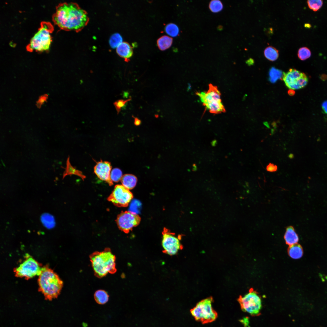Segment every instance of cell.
<instances>
[{
    "label": "cell",
    "instance_id": "cell-21",
    "mask_svg": "<svg viewBox=\"0 0 327 327\" xmlns=\"http://www.w3.org/2000/svg\"><path fill=\"white\" fill-rule=\"evenodd\" d=\"M282 75L283 73L282 71L272 67L269 72V80L271 82L274 83L278 79H281Z\"/></svg>",
    "mask_w": 327,
    "mask_h": 327
},
{
    "label": "cell",
    "instance_id": "cell-38",
    "mask_svg": "<svg viewBox=\"0 0 327 327\" xmlns=\"http://www.w3.org/2000/svg\"><path fill=\"white\" fill-rule=\"evenodd\" d=\"M310 26H311L309 24H305V27H307V28H308V27L310 28Z\"/></svg>",
    "mask_w": 327,
    "mask_h": 327
},
{
    "label": "cell",
    "instance_id": "cell-17",
    "mask_svg": "<svg viewBox=\"0 0 327 327\" xmlns=\"http://www.w3.org/2000/svg\"><path fill=\"white\" fill-rule=\"evenodd\" d=\"M121 180L122 185L129 190L134 188L137 182V179L136 177L131 174L124 175Z\"/></svg>",
    "mask_w": 327,
    "mask_h": 327
},
{
    "label": "cell",
    "instance_id": "cell-27",
    "mask_svg": "<svg viewBox=\"0 0 327 327\" xmlns=\"http://www.w3.org/2000/svg\"><path fill=\"white\" fill-rule=\"evenodd\" d=\"M123 176L121 170L118 168H115L111 171L110 174L111 180L113 182H117L121 180Z\"/></svg>",
    "mask_w": 327,
    "mask_h": 327
},
{
    "label": "cell",
    "instance_id": "cell-37",
    "mask_svg": "<svg viewBox=\"0 0 327 327\" xmlns=\"http://www.w3.org/2000/svg\"><path fill=\"white\" fill-rule=\"evenodd\" d=\"M264 124L268 128H270V127H269L268 123L267 122H264Z\"/></svg>",
    "mask_w": 327,
    "mask_h": 327
},
{
    "label": "cell",
    "instance_id": "cell-36",
    "mask_svg": "<svg viewBox=\"0 0 327 327\" xmlns=\"http://www.w3.org/2000/svg\"><path fill=\"white\" fill-rule=\"evenodd\" d=\"M288 157L290 159L292 158L293 157V155L292 154H290L289 155Z\"/></svg>",
    "mask_w": 327,
    "mask_h": 327
},
{
    "label": "cell",
    "instance_id": "cell-35",
    "mask_svg": "<svg viewBox=\"0 0 327 327\" xmlns=\"http://www.w3.org/2000/svg\"><path fill=\"white\" fill-rule=\"evenodd\" d=\"M295 91L293 90L290 89L288 91V94L290 96H293L295 94Z\"/></svg>",
    "mask_w": 327,
    "mask_h": 327
},
{
    "label": "cell",
    "instance_id": "cell-25",
    "mask_svg": "<svg viewBox=\"0 0 327 327\" xmlns=\"http://www.w3.org/2000/svg\"><path fill=\"white\" fill-rule=\"evenodd\" d=\"M122 38L119 33H115L112 35L109 40V44L113 48L117 47L122 42Z\"/></svg>",
    "mask_w": 327,
    "mask_h": 327
},
{
    "label": "cell",
    "instance_id": "cell-9",
    "mask_svg": "<svg viewBox=\"0 0 327 327\" xmlns=\"http://www.w3.org/2000/svg\"><path fill=\"white\" fill-rule=\"evenodd\" d=\"M42 267L40 264L31 256H27L19 266L14 269L17 277H24L26 279L40 274Z\"/></svg>",
    "mask_w": 327,
    "mask_h": 327
},
{
    "label": "cell",
    "instance_id": "cell-20",
    "mask_svg": "<svg viewBox=\"0 0 327 327\" xmlns=\"http://www.w3.org/2000/svg\"><path fill=\"white\" fill-rule=\"evenodd\" d=\"M264 54L267 59L272 61L276 60L279 55L278 51L274 47L271 46H268L265 49Z\"/></svg>",
    "mask_w": 327,
    "mask_h": 327
},
{
    "label": "cell",
    "instance_id": "cell-13",
    "mask_svg": "<svg viewBox=\"0 0 327 327\" xmlns=\"http://www.w3.org/2000/svg\"><path fill=\"white\" fill-rule=\"evenodd\" d=\"M111 166L109 162L101 161L94 167V172L101 180L106 182L110 186L113 184L110 177Z\"/></svg>",
    "mask_w": 327,
    "mask_h": 327
},
{
    "label": "cell",
    "instance_id": "cell-39",
    "mask_svg": "<svg viewBox=\"0 0 327 327\" xmlns=\"http://www.w3.org/2000/svg\"><path fill=\"white\" fill-rule=\"evenodd\" d=\"M274 129H272L271 130V134L272 135V134H274Z\"/></svg>",
    "mask_w": 327,
    "mask_h": 327
},
{
    "label": "cell",
    "instance_id": "cell-22",
    "mask_svg": "<svg viewBox=\"0 0 327 327\" xmlns=\"http://www.w3.org/2000/svg\"><path fill=\"white\" fill-rule=\"evenodd\" d=\"M41 220L44 225L47 228H53L55 226L53 216L49 214H43L41 216Z\"/></svg>",
    "mask_w": 327,
    "mask_h": 327
},
{
    "label": "cell",
    "instance_id": "cell-18",
    "mask_svg": "<svg viewBox=\"0 0 327 327\" xmlns=\"http://www.w3.org/2000/svg\"><path fill=\"white\" fill-rule=\"evenodd\" d=\"M173 42L172 38L167 35H163L157 40V44L159 49L162 51L169 48Z\"/></svg>",
    "mask_w": 327,
    "mask_h": 327
},
{
    "label": "cell",
    "instance_id": "cell-29",
    "mask_svg": "<svg viewBox=\"0 0 327 327\" xmlns=\"http://www.w3.org/2000/svg\"><path fill=\"white\" fill-rule=\"evenodd\" d=\"M131 99V98H129L126 100L120 99L114 102V105L116 109L117 114H118L120 112L121 108L124 106L128 102L130 101Z\"/></svg>",
    "mask_w": 327,
    "mask_h": 327
},
{
    "label": "cell",
    "instance_id": "cell-5",
    "mask_svg": "<svg viewBox=\"0 0 327 327\" xmlns=\"http://www.w3.org/2000/svg\"><path fill=\"white\" fill-rule=\"evenodd\" d=\"M207 91L197 92L196 94L206 109L213 114H219L226 112L221 99V93L217 87L211 84H209Z\"/></svg>",
    "mask_w": 327,
    "mask_h": 327
},
{
    "label": "cell",
    "instance_id": "cell-34",
    "mask_svg": "<svg viewBox=\"0 0 327 327\" xmlns=\"http://www.w3.org/2000/svg\"><path fill=\"white\" fill-rule=\"evenodd\" d=\"M246 63L249 65H252L254 63V61L253 59L250 58L246 61Z\"/></svg>",
    "mask_w": 327,
    "mask_h": 327
},
{
    "label": "cell",
    "instance_id": "cell-3",
    "mask_svg": "<svg viewBox=\"0 0 327 327\" xmlns=\"http://www.w3.org/2000/svg\"><path fill=\"white\" fill-rule=\"evenodd\" d=\"M89 257L94 275L97 277L101 278L108 273L113 274L116 272V257L110 248H106L102 251L94 252Z\"/></svg>",
    "mask_w": 327,
    "mask_h": 327
},
{
    "label": "cell",
    "instance_id": "cell-16",
    "mask_svg": "<svg viewBox=\"0 0 327 327\" xmlns=\"http://www.w3.org/2000/svg\"><path fill=\"white\" fill-rule=\"evenodd\" d=\"M288 252L289 256L294 259L300 258L303 253L302 246L298 243L290 246L288 248Z\"/></svg>",
    "mask_w": 327,
    "mask_h": 327
},
{
    "label": "cell",
    "instance_id": "cell-10",
    "mask_svg": "<svg viewBox=\"0 0 327 327\" xmlns=\"http://www.w3.org/2000/svg\"><path fill=\"white\" fill-rule=\"evenodd\" d=\"M162 245L163 251L165 253L170 256L176 254L182 249V246L180 240V236H177L175 233H172L168 229L164 228L162 232Z\"/></svg>",
    "mask_w": 327,
    "mask_h": 327
},
{
    "label": "cell",
    "instance_id": "cell-4",
    "mask_svg": "<svg viewBox=\"0 0 327 327\" xmlns=\"http://www.w3.org/2000/svg\"><path fill=\"white\" fill-rule=\"evenodd\" d=\"M53 27L49 22H42L40 28L31 38L27 46L29 51L42 52L50 49L52 42Z\"/></svg>",
    "mask_w": 327,
    "mask_h": 327
},
{
    "label": "cell",
    "instance_id": "cell-7",
    "mask_svg": "<svg viewBox=\"0 0 327 327\" xmlns=\"http://www.w3.org/2000/svg\"><path fill=\"white\" fill-rule=\"evenodd\" d=\"M241 308L252 316L260 314L262 308L261 299L258 293L253 288L250 289L248 293L244 296H240L238 299Z\"/></svg>",
    "mask_w": 327,
    "mask_h": 327
},
{
    "label": "cell",
    "instance_id": "cell-14",
    "mask_svg": "<svg viewBox=\"0 0 327 327\" xmlns=\"http://www.w3.org/2000/svg\"><path fill=\"white\" fill-rule=\"evenodd\" d=\"M116 52L118 55L124 59L126 62H128L133 54L132 48L127 42L122 41L116 48Z\"/></svg>",
    "mask_w": 327,
    "mask_h": 327
},
{
    "label": "cell",
    "instance_id": "cell-23",
    "mask_svg": "<svg viewBox=\"0 0 327 327\" xmlns=\"http://www.w3.org/2000/svg\"><path fill=\"white\" fill-rule=\"evenodd\" d=\"M165 30L168 35L172 37H176L179 34V30L178 26L173 23L167 24L165 27Z\"/></svg>",
    "mask_w": 327,
    "mask_h": 327
},
{
    "label": "cell",
    "instance_id": "cell-28",
    "mask_svg": "<svg viewBox=\"0 0 327 327\" xmlns=\"http://www.w3.org/2000/svg\"><path fill=\"white\" fill-rule=\"evenodd\" d=\"M307 3L309 8L315 12L319 10L323 4V1L321 0H308Z\"/></svg>",
    "mask_w": 327,
    "mask_h": 327
},
{
    "label": "cell",
    "instance_id": "cell-15",
    "mask_svg": "<svg viewBox=\"0 0 327 327\" xmlns=\"http://www.w3.org/2000/svg\"><path fill=\"white\" fill-rule=\"evenodd\" d=\"M286 243L289 246L297 243L299 239L298 235L292 227L289 226L286 229L284 236Z\"/></svg>",
    "mask_w": 327,
    "mask_h": 327
},
{
    "label": "cell",
    "instance_id": "cell-30",
    "mask_svg": "<svg viewBox=\"0 0 327 327\" xmlns=\"http://www.w3.org/2000/svg\"><path fill=\"white\" fill-rule=\"evenodd\" d=\"M266 169L268 171L270 172H274L276 171L277 170V167L276 165L270 163L267 166Z\"/></svg>",
    "mask_w": 327,
    "mask_h": 327
},
{
    "label": "cell",
    "instance_id": "cell-1",
    "mask_svg": "<svg viewBox=\"0 0 327 327\" xmlns=\"http://www.w3.org/2000/svg\"><path fill=\"white\" fill-rule=\"evenodd\" d=\"M89 20L87 12L73 2L60 4L53 16L54 22L61 29L77 32L87 25Z\"/></svg>",
    "mask_w": 327,
    "mask_h": 327
},
{
    "label": "cell",
    "instance_id": "cell-6",
    "mask_svg": "<svg viewBox=\"0 0 327 327\" xmlns=\"http://www.w3.org/2000/svg\"><path fill=\"white\" fill-rule=\"evenodd\" d=\"M213 302L212 297L206 298L199 302L190 310L192 315L196 321L205 324L215 320L218 314L212 307Z\"/></svg>",
    "mask_w": 327,
    "mask_h": 327
},
{
    "label": "cell",
    "instance_id": "cell-11",
    "mask_svg": "<svg viewBox=\"0 0 327 327\" xmlns=\"http://www.w3.org/2000/svg\"><path fill=\"white\" fill-rule=\"evenodd\" d=\"M133 197V194L129 190L122 185H117L107 200L116 206L125 207L128 206Z\"/></svg>",
    "mask_w": 327,
    "mask_h": 327
},
{
    "label": "cell",
    "instance_id": "cell-32",
    "mask_svg": "<svg viewBox=\"0 0 327 327\" xmlns=\"http://www.w3.org/2000/svg\"><path fill=\"white\" fill-rule=\"evenodd\" d=\"M322 107L325 113L327 114V101H324L322 103Z\"/></svg>",
    "mask_w": 327,
    "mask_h": 327
},
{
    "label": "cell",
    "instance_id": "cell-33",
    "mask_svg": "<svg viewBox=\"0 0 327 327\" xmlns=\"http://www.w3.org/2000/svg\"><path fill=\"white\" fill-rule=\"evenodd\" d=\"M134 124L135 125L138 126L141 124V121L137 117H134Z\"/></svg>",
    "mask_w": 327,
    "mask_h": 327
},
{
    "label": "cell",
    "instance_id": "cell-31",
    "mask_svg": "<svg viewBox=\"0 0 327 327\" xmlns=\"http://www.w3.org/2000/svg\"><path fill=\"white\" fill-rule=\"evenodd\" d=\"M47 96L46 95L42 96L39 97L37 102V105L38 107L41 105L45 102L47 99Z\"/></svg>",
    "mask_w": 327,
    "mask_h": 327
},
{
    "label": "cell",
    "instance_id": "cell-19",
    "mask_svg": "<svg viewBox=\"0 0 327 327\" xmlns=\"http://www.w3.org/2000/svg\"><path fill=\"white\" fill-rule=\"evenodd\" d=\"M94 297L97 303L99 304L103 305L108 302L109 296L105 291L100 289L95 292Z\"/></svg>",
    "mask_w": 327,
    "mask_h": 327
},
{
    "label": "cell",
    "instance_id": "cell-8",
    "mask_svg": "<svg viewBox=\"0 0 327 327\" xmlns=\"http://www.w3.org/2000/svg\"><path fill=\"white\" fill-rule=\"evenodd\" d=\"M282 79L286 86L290 89L298 90L305 87L309 79L305 74L296 69L290 68L283 73Z\"/></svg>",
    "mask_w": 327,
    "mask_h": 327
},
{
    "label": "cell",
    "instance_id": "cell-12",
    "mask_svg": "<svg viewBox=\"0 0 327 327\" xmlns=\"http://www.w3.org/2000/svg\"><path fill=\"white\" fill-rule=\"evenodd\" d=\"M141 218L130 211H122L117 216L116 221L119 228L127 233L140 223Z\"/></svg>",
    "mask_w": 327,
    "mask_h": 327
},
{
    "label": "cell",
    "instance_id": "cell-2",
    "mask_svg": "<svg viewBox=\"0 0 327 327\" xmlns=\"http://www.w3.org/2000/svg\"><path fill=\"white\" fill-rule=\"evenodd\" d=\"M39 290L46 300L57 298L63 287V281L52 269L47 266L42 267L38 279Z\"/></svg>",
    "mask_w": 327,
    "mask_h": 327
},
{
    "label": "cell",
    "instance_id": "cell-26",
    "mask_svg": "<svg viewBox=\"0 0 327 327\" xmlns=\"http://www.w3.org/2000/svg\"><path fill=\"white\" fill-rule=\"evenodd\" d=\"M311 55V51L307 47H302L300 48L298 51V57L301 60H305L308 58L310 57Z\"/></svg>",
    "mask_w": 327,
    "mask_h": 327
},
{
    "label": "cell",
    "instance_id": "cell-24",
    "mask_svg": "<svg viewBox=\"0 0 327 327\" xmlns=\"http://www.w3.org/2000/svg\"><path fill=\"white\" fill-rule=\"evenodd\" d=\"M209 8L212 12H218L223 9V6L222 2L220 0H213L211 1L209 3Z\"/></svg>",
    "mask_w": 327,
    "mask_h": 327
}]
</instances>
